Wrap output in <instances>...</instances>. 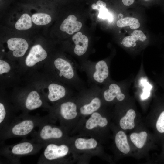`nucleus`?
I'll return each mask as SVG.
<instances>
[{"instance_id":"obj_30","label":"nucleus","mask_w":164,"mask_h":164,"mask_svg":"<svg viewBox=\"0 0 164 164\" xmlns=\"http://www.w3.org/2000/svg\"><path fill=\"white\" fill-rule=\"evenodd\" d=\"M122 1L125 5L129 6L134 3V0H122Z\"/></svg>"},{"instance_id":"obj_20","label":"nucleus","mask_w":164,"mask_h":164,"mask_svg":"<svg viewBox=\"0 0 164 164\" xmlns=\"http://www.w3.org/2000/svg\"><path fill=\"white\" fill-rule=\"evenodd\" d=\"M32 18L29 14H23L16 22L15 27L19 30L28 29L32 26Z\"/></svg>"},{"instance_id":"obj_6","label":"nucleus","mask_w":164,"mask_h":164,"mask_svg":"<svg viewBox=\"0 0 164 164\" xmlns=\"http://www.w3.org/2000/svg\"><path fill=\"white\" fill-rule=\"evenodd\" d=\"M82 67L90 81L96 84L103 83L109 75L108 65L104 60L92 64H83Z\"/></svg>"},{"instance_id":"obj_31","label":"nucleus","mask_w":164,"mask_h":164,"mask_svg":"<svg viewBox=\"0 0 164 164\" xmlns=\"http://www.w3.org/2000/svg\"><path fill=\"white\" fill-rule=\"evenodd\" d=\"M146 0V1H147V0Z\"/></svg>"},{"instance_id":"obj_22","label":"nucleus","mask_w":164,"mask_h":164,"mask_svg":"<svg viewBox=\"0 0 164 164\" xmlns=\"http://www.w3.org/2000/svg\"><path fill=\"white\" fill-rule=\"evenodd\" d=\"M147 134L145 131L139 133L134 132L131 134L130 138L134 145L138 148L143 147L146 142Z\"/></svg>"},{"instance_id":"obj_24","label":"nucleus","mask_w":164,"mask_h":164,"mask_svg":"<svg viewBox=\"0 0 164 164\" xmlns=\"http://www.w3.org/2000/svg\"><path fill=\"white\" fill-rule=\"evenodd\" d=\"M33 22L37 25H43L49 24L51 21V17L49 15L44 13L33 14L31 17Z\"/></svg>"},{"instance_id":"obj_7","label":"nucleus","mask_w":164,"mask_h":164,"mask_svg":"<svg viewBox=\"0 0 164 164\" xmlns=\"http://www.w3.org/2000/svg\"><path fill=\"white\" fill-rule=\"evenodd\" d=\"M7 43L8 48L13 51V55L16 57L24 56L29 46L26 41L20 38H10L8 40Z\"/></svg>"},{"instance_id":"obj_9","label":"nucleus","mask_w":164,"mask_h":164,"mask_svg":"<svg viewBox=\"0 0 164 164\" xmlns=\"http://www.w3.org/2000/svg\"><path fill=\"white\" fill-rule=\"evenodd\" d=\"M72 39L75 45L73 50L75 54L79 56L84 55L86 52L88 46L89 40L87 37L79 32L73 36Z\"/></svg>"},{"instance_id":"obj_3","label":"nucleus","mask_w":164,"mask_h":164,"mask_svg":"<svg viewBox=\"0 0 164 164\" xmlns=\"http://www.w3.org/2000/svg\"><path fill=\"white\" fill-rule=\"evenodd\" d=\"M50 122L43 123L38 127L37 132L32 133V139L42 144L43 146L46 144L53 142L54 140L60 139L63 136V131L51 125Z\"/></svg>"},{"instance_id":"obj_4","label":"nucleus","mask_w":164,"mask_h":164,"mask_svg":"<svg viewBox=\"0 0 164 164\" xmlns=\"http://www.w3.org/2000/svg\"><path fill=\"white\" fill-rule=\"evenodd\" d=\"M43 152L39 157V164H48L63 158L68 154L69 148L67 145H58L53 142L47 143L43 147Z\"/></svg>"},{"instance_id":"obj_19","label":"nucleus","mask_w":164,"mask_h":164,"mask_svg":"<svg viewBox=\"0 0 164 164\" xmlns=\"http://www.w3.org/2000/svg\"><path fill=\"white\" fill-rule=\"evenodd\" d=\"M101 105L100 99L98 97H95L92 99L89 103L82 106L80 108V111L82 114H90L98 110Z\"/></svg>"},{"instance_id":"obj_23","label":"nucleus","mask_w":164,"mask_h":164,"mask_svg":"<svg viewBox=\"0 0 164 164\" xmlns=\"http://www.w3.org/2000/svg\"><path fill=\"white\" fill-rule=\"evenodd\" d=\"M116 24L117 26L120 28L129 26L130 29H137L140 26V24L137 19L128 17L118 20Z\"/></svg>"},{"instance_id":"obj_25","label":"nucleus","mask_w":164,"mask_h":164,"mask_svg":"<svg viewBox=\"0 0 164 164\" xmlns=\"http://www.w3.org/2000/svg\"><path fill=\"white\" fill-rule=\"evenodd\" d=\"M98 17L103 19H107L108 21L111 22L112 19V16L108 11L106 7H102L99 10Z\"/></svg>"},{"instance_id":"obj_1","label":"nucleus","mask_w":164,"mask_h":164,"mask_svg":"<svg viewBox=\"0 0 164 164\" xmlns=\"http://www.w3.org/2000/svg\"><path fill=\"white\" fill-rule=\"evenodd\" d=\"M51 116H33L24 113L16 116L7 126L0 129L1 140L17 137H26L36 127L50 121Z\"/></svg>"},{"instance_id":"obj_16","label":"nucleus","mask_w":164,"mask_h":164,"mask_svg":"<svg viewBox=\"0 0 164 164\" xmlns=\"http://www.w3.org/2000/svg\"><path fill=\"white\" fill-rule=\"evenodd\" d=\"M108 123L106 118L102 117L99 113L94 112L86 121L85 126L87 129L90 130L98 126L101 127H104L107 125Z\"/></svg>"},{"instance_id":"obj_10","label":"nucleus","mask_w":164,"mask_h":164,"mask_svg":"<svg viewBox=\"0 0 164 164\" xmlns=\"http://www.w3.org/2000/svg\"><path fill=\"white\" fill-rule=\"evenodd\" d=\"M77 18L75 15H69L62 22L60 29L70 35L78 32L81 28L82 24L80 22L77 21Z\"/></svg>"},{"instance_id":"obj_8","label":"nucleus","mask_w":164,"mask_h":164,"mask_svg":"<svg viewBox=\"0 0 164 164\" xmlns=\"http://www.w3.org/2000/svg\"><path fill=\"white\" fill-rule=\"evenodd\" d=\"M47 56L46 50L39 44L33 46L25 60V64L28 67L35 65L37 63L45 59Z\"/></svg>"},{"instance_id":"obj_17","label":"nucleus","mask_w":164,"mask_h":164,"mask_svg":"<svg viewBox=\"0 0 164 164\" xmlns=\"http://www.w3.org/2000/svg\"><path fill=\"white\" fill-rule=\"evenodd\" d=\"M135 117V111L133 109L129 110L120 121V127L124 130H130L134 128L135 126L134 119Z\"/></svg>"},{"instance_id":"obj_13","label":"nucleus","mask_w":164,"mask_h":164,"mask_svg":"<svg viewBox=\"0 0 164 164\" xmlns=\"http://www.w3.org/2000/svg\"><path fill=\"white\" fill-rule=\"evenodd\" d=\"M48 88L49 93L47 98L51 102L57 101L64 97L66 95L65 88L60 84L51 83L49 85Z\"/></svg>"},{"instance_id":"obj_2","label":"nucleus","mask_w":164,"mask_h":164,"mask_svg":"<svg viewBox=\"0 0 164 164\" xmlns=\"http://www.w3.org/2000/svg\"><path fill=\"white\" fill-rule=\"evenodd\" d=\"M43 147V144L32 139L25 140L18 143L2 148L1 155L10 162L18 163L20 158L36 153Z\"/></svg>"},{"instance_id":"obj_5","label":"nucleus","mask_w":164,"mask_h":164,"mask_svg":"<svg viewBox=\"0 0 164 164\" xmlns=\"http://www.w3.org/2000/svg\"><path fill=\"white\" fill-rule=\"evenodd\" d=\"M55 67L59 72V76L73 82L75 88L83 90L81 86L82 82L78 76L76 65L63 58H58L54 61Z\"/></svg>"},{"instance_id":"obj_26","label":"nucleus","mask_w":164,"mask_h":164,"mask_svg":"<svg viewBox=\"0 0 164 164\" xmlns=\"http://www.w3.org/2000/svg\"><path fill=\"white\" fill-rule=\"evenodd\" d=\"M141 82L144 86L143 89V92L141 96V99L144 100L149 97L150 95V91L152 88V86L149 83L145 81V79L141 80Z\"/></svg>"},{"instance_id":"obj_28","label":"nucleus","mask_w":164,"mask_h":164,"mask_svg":"<svg viewBox=\"0 0 164 164\" xmlns=\"http://www.w3.org/2000/svg\"><path fill=\"white\" fill-rule=\"evenodd\" d=\"M11 69V67L9 64L5 61L0 60V74L4 73H7Z\"/></svg>"},{"instance_id":"obj_27","label":"nucleus","mask_w":164,"mask_h":164,"mask_svg":"<svg viewBox=\"0 0 164 164\" xmlns=\"http://www.w3.org/2000/svg\"><path fill=\"white\" fill-rule=\"evenodd\" d=\"M156 128L161 133H164V111L159 115L156 123Z\"/></svg>"},{"instance_id":"obj_15","label":"nucleus","mask_w":164,"mask_h":164,"mask_svg":"<svg viewBox=\"0 0 164 164\" xmlns=\"http://www.w3.org/2000/svg\"><path fill=\"white\" fill-rule=\"evenodd\" d=\"M146 39V36L142 31L135 30L131 36L125 37L123 39L122 43L123 46L126 47H134L136 45L135 43L137 41L143 42Z\"/></svg>"},{"instance_id":"obj_12","label":"nucleus","mask_w":164,"mask_h":164,"mask_svg":"<svg viewBox=\"0 0 164 164\" xmlns=\"http://www.w3.org/2000/svg\"><path fill=\"white\" fill-rule=\"evenodd\" d=\"M103 96L105 100L108 102L113 101L115 98L119 101H122L125 98L120 87L115 83H112L109 85L108 88L103 91Z\"/></svg>"},{"instance_id":"obj_18","label":"nucleus","mask_w":164,"mask_h":164,"mask_svg":"<svg viewBox=\"0 0 164 164\" xmlns=\"http://www.w3.org/2000/svg\"><path fill=\"white\" fill-rule=\"evenodd\" d=\"M115 142L117 147L121 152L125 154L128 153L130 148L128 142L127 136L122 131H119L115 136Z\"/></svg>"},{"instance_id":"obj_11","label":"nucleus","mask_w":164,"mask_h":164,"mask_svg":"<svg viewBox=\"0 0 164 164\" xmlns=\"http://www.w3.org/2000/svg\"><path fill=\"white\" fill-rule=\"evenodd\" d=\"M77 106L74 102L71 101L65 102L61 104L59 107V114L63 119L70 120L77 116Z\"/></svg>"},{"instance_id":"obj_14","label":"nucleus","mask_w":164,"mask_h":164,"mask_svg":"<svg viewBox=\"0 0 164 164\" xmlns=\"http://www.w3.org/2000/svg\"><path fill=\"white\" fill-rule=\"evenodd\" d=\"M43 104L39 93L35 91L30 92L25 99L24 107L27 111H31L41 107Z\"/></svg>"},{"instance_id":"obj_29","label":"nucleus","mask_w":164,"mask_h":164,"mask_svg":"<svg viewBox=\"0 0 164 164\" xmlns=\"http://www.w3.org/2000/svg\"><path fill=\"white\" fill-rule=\"evenodd\" d=\"M102 7H106V4L105 2L101 0L98 1L96 4L93 3L91 5V7L93 9L97 10L98 11Z\"/></svg>"},{"instance_id":"obj_21","label":"nucleus","mask_w":164,"mask_h":164,"mask_svg":"<svg viewBox=\"0 0 164 164\" xmlns=\"http://www.w3.org/2000/svg\"><path fill=\"white\" fill-rule=\"evenodd\" d=\"M75 144L76 148L78 149H87L95 148L97 146V142L92 138L86 139L80 138L76 140Z\"/></svg>"}]
</instances>
